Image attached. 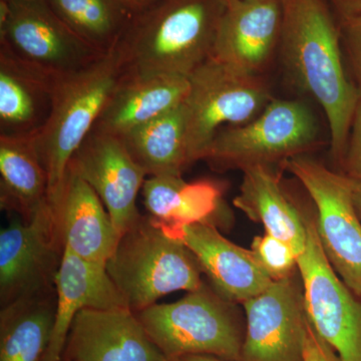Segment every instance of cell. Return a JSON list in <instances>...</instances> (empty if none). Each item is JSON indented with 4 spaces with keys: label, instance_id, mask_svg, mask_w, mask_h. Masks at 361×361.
<instances>
[{
    "label": "cell",
    "instance_id": "cell-15",
    "mask_svg": "<svg viewBox=\"0 0 361 361\" xmlns=\"http://www.w3.org/2000/svg\"><path fill=\"white\" fill-rule=\"evenodd\" d=\"M128 306L85 308L75 316L61 361H168Z\"/></svg>",
    "mask_w": 361,
    "mask_h": 361
},
{
    "label": "cell",
    "instance_id": "cell-6",
    "mask_svg": "<svg viewBox=\"0 0 361 361\" xmlns=\"http://www.w3.org/2000/svg\"><path fill=\"white\" fill-rule=\"evenodd\" d=\"M317 140V122L307 104L275 99L245 125L221 129L203 161L220 171L271 166L304 155Z\"/></svg>",
    "mask_w": 361,
    "mask_h": 361
},
{
    "label": "cell",
    "instance_id": "cell-26",
    "mask_svg": "<svg viewBox=\"0 0 361 361\" xmlns=\"http://www.w3.org/2000/svg\"><path fill=\"white\" fill-rule=\"evenodd\" d=\"M59 20L101 54L118 47L132 20L116 0H45Z\"/></svg>",
    "mask_w": 361,
    "mask_h": 361
},
{
    "label": "cell",
    "instance_id": "cell-9",
    "mask_svg": "<svg viewBox=\"0 0 361 361\" xmlns=\"http://www.w3.org/2000/svg\"><path fill=\"white\" fill-rule=\"evenodd\" d=\"M307 240L298 256L306 315L341 361H361V299L339 279L323 251L315 219L306 216Z\"/></svg>",
    "mask_w": 361,
    "mask_h": 361
},
{
    "label": "cell",
    "instance_id": "cell-12",
    "mask_svg": "<svg viewBox=\"0 0 361 361\" xmlns=\"http://www.w3.org/2000/svg\"><path fill=\"white\" fill-rule=\"evenodd\" d=\"M242 304L247 331L240 361H303L308 318L295 274Z\"/></svg>",
    "mask_w": 361,
    "mask_h": 361
},
{
    "label": "cell",
    "instance_id": "cell-4",
    "mask_svg": "<svg viewBox=\"0 0 361 361\" xmlns=\"http://www.w3.org/2000/svg\"><path fill=\"white\" fill-rule=\"evenodd\" d=\"M106 271L130 310L137 313L167 294L204 284L202 267L186 244L142 216L123 233Z\"/></svg>",
    "mask_w": 361,
    "mask_h": 361
},
{
    "label": "cell",
    "instance_id": "cell-32",
    "mask_svg": "<svg viewBox=\"0 0 361 361\" xmlns=\"http://www.w3.org/2000/svg\"><path fill=\"white\" fill-rule=\"evenodd\" d=\"M121 6L130 14V18L144 13L161 0H116Z\"/></svg>",
    "mask_w": 361,
    "mask_h": 361
},
{
    "label": "cell",
    "instance_id": "cell-20",
    "mask_svg": "<svg viewBox=\"0 0 361 361\" xmlns=\"http://www.w3.org/2000/svg\"><path fill=\"white\" fill-rule=\"evenodd\" d=\"M54 78L0 45V135H32L44 127Z\"/></svg>",
    "mask_w": 361,
    "mask_h": 361
},
{
    "label": "cell",
    "instance_id": "cell-11",
    "mask_svg": "<svg viewBox=\"0 0 361 361\" xmlns=\"http://www.w3.org/2000/svg\"><path fill=\"white\" fill-rule=\"evenodd\" d=\"M0 45L54 77L103 56L71 32L45 0H0Z\"/></svg>",
    "mask_w": 361,
    "mask_h": 361
},
{
    "label": "cell",
    "instance_id": "cell-22",
    "mask_svg": "<svg viewBox=\"0 0 361 361\" xmlns=\"http://www.w3.org/2000/svg\"><path fill=\"white\" fill-rule=\"evenodd\" d=\"M149 217L168 231L194 223H212L222 191L209 180L188 183L182 176H152L142 189ZM215 225V224H214Z\"/></svg>",
    "mask_w": 361,
    "mask_h": 361
},
{
    "label": "cell",
    "instance_id": "cell-10",
    "mask_svg": "<svg viewBox=\"0 0 361 361\" xmlns=\"http://www.w3.org/2000/svg\"><path fill=\"white\" fill-rule=\"evenodd\" d=\"M65 244L49 198L32 219L14 215L0 232V304L56 292Z\"/></svg>",
    "mask_w": 361,
    "mask_h": 361
},
{
    "label": "cell",
    "instance_id": "cell-25",
    "mask_svg": "<svg viewBox=\"0 0 361 361\" xmlns=\"http://www.w3.org/2000/svg\"><path fill=\"white\" fill-rule=\"evenodd\" d=\"M56 310V292L25 297L1 307L0 361H44Z\"/></svg>",
    "mask_w": 361,
    "mask_h": 361
},
{
    "label": "cell",
    "instance_id": "cell-28",
    "mask_svg": "<svg viewBox=\"0 0 361 361\" xmlns=\"http://www.w3.org/2000/svg\"><path fill=\"white\" fill-rule=\"evenodd\" d=\"M341 42L345 49L355 85L361 92V16L339 23Z\"/></svg>",
    "mask_w": 361,
    "mask_h": 361
},
{
    "label": "cell",
    "instance_id": "cell-24",
    "mask_svg": "<svg viewBox=\"0 0 361 361\" xmlns=\"http://www.w3.org/2000/svg\"><path fill=\"white\" fill-rule=\"evenodd\" d=\"M183 104L120 137L133 160L149 177L182 176L193 165L188 149Z\"/></svg>",
    "mask_w": 361,
    "mask_h": 361
},
{
    "label": "cell",
    "instance_id": "cell-35",
    "mask_svg": "<svg viewBox=\"0 0 361 361\" xmlns=\"http://www.w3.org/2000/svg\"><path fill=\"white\" fill-rule=\"evenodd\" d=\"M168 361H178V360H169Z\"/></svg>",
    "mask_w": 361,
    "mask_h": 361
},
{
    "label": "cell",
    "instance_id": "cell-3",
    "mask_svg": "<svg viewBox=\"0 0 361 361\" xmlns=\"http://www.w3.org/2000/svg\"><path fill=\"white\" fill-rule=\"evenodd\" d=\"M125 73L116 47L84 68L54 78L51 114L35 135L49 177V195L65 179L71 158L94 129Z\"/></svg>",
    "mask_w": 361,
    "mask_h": 361
},
{
    "label": "cell",
    "instance_id": "cell-17",
    "mask_svg": "<svg viewBox=\"0 0 361 361\" xmlns=\"http://www.w3.org/2000/svg\"><path fill=\"white\" fill-rule=\"evenodd\" d=\"M166 231L193 252L214 290L229 302L244 303L272 284L253 251L226 239L212 223H194Z\"/></svg>",
    "mask_w": 361,
    "mask_h": 361
},
{
    "label": "cell",
    "instance_id": "cell-27",
    "mask_svg": "<svg viewBox=\"0 0 361 361\" xmlns=\"http://www.w3.org/2000/svg\"><path fill=\"white\" fill-rule=\"evenodd\" d=\"M251 250L273 281L291 277L298 269V256L293 249L268 233L254 238Z\"/></svg>",
    "mask_w": 361,
    "mask_h": 361
},
{
    "label": "cell",
    "instance_id": "cell-30",
    "mask_svg": "<svg viewBox=\"0 0 361 361\" xmlns=\"http://www.w3.org/2000/svg\"><path fill=\"white\" fill-rule=\"evenodd\" d=\"M303 361H341L336 351L316 332L310 320L306 323Z\"/></svg>",
    "mask_w": 361,
    "mask_h": 361
},
{
    "label": "cell",
    "instance_id": "cell-14",
    "mask_svg": "<svg viewBox=\"0 0 361 361\" xmlns=\"http://www.w3.org/2000/svg\"><path fill=\"white\" fill-rule=\"evenodd\" d=\"M282 21V0H226L211 58L260 75L279 47Z\"/></svg>",
    "mask_w": 361,
    "mask_h": 361
},
{
    "label": "cell",
    "instance_id": "cell-18",
    "mask_svg": "<svg viewBox=\"0 0 361 361\" xmlns=\"http://www.w3.org/2000/svg\"><path fill=\"white\" fill-rule=\"evenodd\" d=\"M56 320L44 361H61L73 319L85 308L127 306L104 265L78 257L65 248L56 278Z\"/></svg>",
    "mask_w": 361,
    "mask_h": 361
},
{
    "label": "cell",
    "instance_id": "cell-19",
    "mask_svg": "<svg viewBox=\"0 0 361 361\" xmlns=\"http://www.w3.org/2000/svg\"><path fill=\"white\" fill-rule=\"evenodd\" d=\"M189 90V78L125 73L92 130L122 137L180 106Z\"/></svg>",
    "mask_w": 361,
    "mask_h": 361
},
{
    "label": "cell",
    "instance_id": "cell-34",
    "mask_svg": "<svg viewBox=\"0 0 361 361\" xmlns=\"http://www.w3.org/2000/svg\"><path fill=\"white\" fill-rule=\"evenodd\" d=\"M178 361H228L212 355H185L180 357Z\"/></svg>",
    "mask_w": 361,
    "mask_h": 361
},
{
    "label": "cell",
    "instance_id": "cell-1",
    "mask_svg": "<svg viewBox=\"0 0 361 361\" xmlns=\"http://www.w3.org/2000/svg\"><path fill=\"white\" fill-rule=\"evenodd\" d=\"M280 52L299 90L324 111L331 154L342 160L361 92L344 70L341 25L327 0H282Z\"/></svg>",
    "mask_w": 361,
    "mask_h": 361
},
{
    "label": "cell",
    "instance_id": "cell-13",
    "mask_svg": "<svg viewBox=\"0 0 361 361\" xmlns=\"http://www.w3.org/2000/svg\"><path fill=\"white\" fill-rule=\"evenodd\" d=\"M68 167L96 192L120 236L142 217L137 198L148 176L120 137L92 130Z\"/></svg>",
    "mask_w": 361,
    "mask_h": 361
},
{
    "label": "cell",
    "instance_id": "cell-16",
    "mask_svg": "<svg viewBox=\"0 0 361 361\" xmlns=\"http://www.w3.org/2000/svg\"><path fill=\"white\" fill-rule=\"evenodd\" d=\"M49 202L65 248L106 266L121 236L94 189L68 167L61 184L49 195Z\"/></svg>",
    "mask_w": 361,
    "mask_h": 361
},
{
    "label": "cell",
    "instance_id": "cell-23",
    "mask_svg": "<svg viewBox=\"0 0 361 361\" xmlns=\"http://www.w3.org/2000/svg\"><path fill=\"white\" fill-rule=\"evenodd\" d=\"M49 198V177L35 135H0V207L32 219Z\"/></svg>",
    "mask_w": 361,
    "mask_h": 361
},
{
    "label": "cell",
    "instance_id": "cell-31",
    "mask_svg": "<svg viewBox=\"0 0 361 361\" xmlns=\"http://www.w3.org/2000/svg\"><path fill=\"white\" fill-rule=\"evenodd\" d=\"M339 23L361 16V0H327Z\"/></svg>",
    "mask_w": 361,
    "mask_h": 361
},
{
    "label": "cell",
    "instance_id": "cell-8",
    "mask_svg": "<svg viewBox=\"0 0 361 361\" xmlns=\"http://www.w3.org/2000/svg\"><path fill=\"white\" fill-rule=\"evenodd\" d=\"M282 167L310 195L323 251L344 284L361 299V220L353 202V180L305 155L292 157Z\"/></svg>",
    "mask_w": 361,
    "mask_h": 361
},
{
    "label": "cell",
    "instance_id": "cell-21",
    "mask_svg": "<svg viewBox=\"0 0 361 361\" xmlns=\"http://www.w3.org/2000/svg\"><path fill=\"white\" fill-rule=\"evenodd\" d=\"M233 203L249 219L264 226L266 233L288 244L297 256L302 253L307 240L306 215L297 208L270 166L243 170L240 193Z\"/></svg>",
    "mask_w": 361,
    "mask_h": 361
},
{
    "label": "cell",
    "instance_id": "cell-7",
    "mask_svg": "<svg viewBox=\"0 0 361 361\" xmlns=\"http://www.w3.org/2000/svg\"><path fill=\"white\" fill-rule=\"evenodd\" d=\"M189 82L183 104L192 164L204 160L222 128L245 125L271 102L267 85L259 75L240 73L212 58L190 75Z\"/></svg>",
    "mask_w": 361,
    "mask_h": 361
},
{
    "label": "cell",
    "instance_id": "cell-29",
    "mask_svg": "<svg viewBox=\"0 0 361 361\" xmlns=\"http://www.w3.org/2000/svg\"><path fill=\"white\" fill-rule=\"evenodd\" d=\"M346 175L361 180V96L356 106L343 159Z\"/></svg>",
    "mask_w": 361,
    "mask_h": 361
},
{
    "label": "cell",
    "instance_id": "cell-2",
    "mask_svg": "<svg viewBox=\"0 0 361 361\" xmlns=\"http://www.w3.org/2000/svg\"><path fill=\"white\" fill-rule=\"evenodd\" d=\"M226 0H161L132 18L118 44L126 73L189 78L212 56Z\"/></svg>",
    "mask_w": 361,
    "mask_h": 361
},
{
    "label": "cell",
    "instance_id": "cell-5",
    "mask_svg": "<svg viewBox=\"0 0 361 361\" xmlns=\"http://www.w3.org/2000/svg\"><path fill=\"white\" fill-rule=\"evenodd\" d=\"M233 305L204 283L180 300L154 304L137 315L168 360L212 355L240 361L243 341Z\"/></svg>",
    "mask_w": 361,
    "mask_h": 361
},
{
    "label": "cell",
    "instance_id": "cell-33",
    "mask_svg": "<svg viewBox=\"0 0 361 361\" xmlns=\"http://www.w3.org/2000/svg\"><path fill=\"white\" fill-rule=\"evenodd\" d=\"M353 180V202L356 212L358 214V217L361 220V180Z\"/></svg>",
    "mask_w": 361,
    "mask_h": 361
}]
</instances>
